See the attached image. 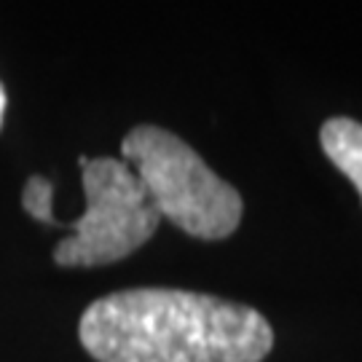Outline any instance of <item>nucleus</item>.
<instances>
[{
    "mask_svg": "<svg viewBox=\"0 0 362 362\" xmlns=\"http://www.w3.org/2000/svg\"><path fill=\"white\" fill-rule=\"evenodd\" d=\"M78 338L97 362H263L274 346L272 325L252 306L175 287L94 300Z\"/></svg>",
    "mask_w": 362,
    "mask_h": 362,
    "instance_id": "f257e3e1",
    "label": "nucleus"
},
{
    "mask_svg": "<svg viewBox=\"0 0 362 362\" xmlns=\"http://www.w3.org/2000/svg\"><path fill=\"white\" fill-rule=\"evenodd\" d=\"M124 164L137 175L158 218L196 239H226L242 223V196L177 134L134 127L121 143Z\"/></svg>",
    "mask_w": 362,
    "mask_h": 362,
    "instance_id": "f03ea898",
    "label": "nucleus"
},
{
    "mask_svg": "<svg viewBox=\"0 0 362 362\" xmlns=\"http://www.w3.org/2000/svg\"><path fill=\"white\" fill-rule=\"evenodd\" d=\"M86 212L70 223L73 233L54 247L62 269H91L124 260L151 239L161 218L151 207L137 175L121 158H78Z\"/></svg>",
    "mask_w": 362,
    "mask_h": 362,
    "instance_id": "7ed1b4c3",
    "label": "nucleus"
},
{
    "mask_svg": "<svg viewBox=\"0 0 362 362\" xmlns=\"http://www.w3.org/2000/svg\"><path fill=\"white\" fill-rule=\"evenodd\" d=\"M320 143L327 158L341 169L362 196V124L354 118H327L320 132Z\"/></svg>",
    "mask_w": 362,
    "mask_h": 362,
    "instance_id": "20e7f679",
    "label": "nucleus"
},
{
    "mask_svg": "<svg viewBox=\"0 0 362 362\" xmlns=\"http://www.w3.org/2000/svg\"><path fill=\"white\" fill-rule=\"evenodd\" d=\"M52 182L43 180V177H30L25 185V194H22V207L30 218L40 220V223H49V226H59L57 218L52 215Z\"/></svg>",
    "mask_w": 362,
    "mask_h": 362,
    "instance_id": "39448f33",
    "label": "nucleus"
},
{
    "mask_svg": "<svg viewBox=\"0 0 362 362\" xmlns=\"http://www.w3.org/2000/svg\"><path fill=\"white\" fill-rule=\"evenodd\" d=\"M3 113H6V91L0 86V124H3Z\"/></svg>",
    "mask_w": 362,
    "mask_h": 362,
    "instance_id": "423d86ee",
    "label": "nucleus"
}]
</instances>
